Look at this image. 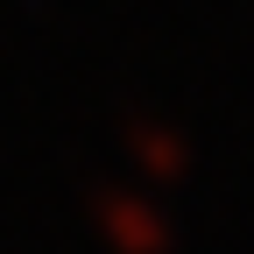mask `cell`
I'll return each instance as SVG.
<instances>
[{
	"instance_id": "2",
	"label": "cell",
	"mask_w": 254,
	"mask_h": 254,
	"mask_svg": "<svg viewBox=\"0 0 254 254\" xmlns=\"http://www.w3.org/2000/svg\"><path fill=\"white\" fill-rule=\"evenodd\" d=\"M127 155L155 177V184H177L184 170H190V155H184V141L170 134V127H155V120H127Z\"/></svg>"
},
{
	"instance_id": "1",
	"label": "cell",
	"mask_w": 254,
	"mask_h": 254,
	"mask_svg": "<svg viewBox=\"0 0 254 254\" xmlns=\"http://www.w3.org/2000/svg\"><path fill=\"white\" fill-rule=\"evenodd\" d=\"M92 219H99V240L113 254H170L163 212L141 205L134 190H92Z\"/></svg>"
}]
</instances>
